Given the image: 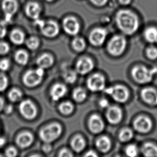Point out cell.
Returning a JSON list of instances; mask_svg holds the SVG:
<instances>
[{"instance_id": "cell-5", "label": "cell", "mask_w": 157, "mask_h": 157, "mask_svg": "<svg viewBox=\"0 0 157 157\" xmlns=\"http://www.w3.org/2000/svg\"><path fill=\"white\" fill-rule=\"evenodd\" d=\"M104 92L111 96L117 102L123 103L129 98V91L123 85H117L114 86L104 89Z\"/></svg>"}, {"instance_id": "cell-18", "label": "cell", "mask_w": 157, "mask_h": 157, "mask_svg": "<svg viewBox=\"0 0 157 157\" xmlns=\"http://www.w3.org/2000/svg\"><path fill=\"white\" fill-rule=\"evenodd\" d=\"M41 7L36 2H30L26 7V13L30 18L37 20L38 19L41 13Z\"/></svg>"}, {"instance_id": "cell-31", "label": "cell", "mask_w": 157, "mask_h": 157, "mask_svg": "<svg viewBox=\"0 0 157 157\" xmlns=\"http://www.w3.org/2000/svg\"><path fill=\"white\" fill-rule=\"evenodd\" d=\"M59 110L62 114L67 115L72 113L73 106L70 102H64L60 105Z\"/></svg>"}, {"instance_id": "cell-44", "label": "cell", "mask_w": 157, "mask_h": 157, "mask_svg": "<svg viewBox=\"0 0 157 157\" xmlns=\"http://www.w3.org/2000/svg\"><path fill=\"white\" fill-rule=\"evenodd\" d=\"M99 104H100V106L102 108H107L109 105L108 101L105 99L100 100Z\"/></svg>"}, {"instance_id": "cell-6", "label": "cell", "mask_w": 157, "mask_h": 157, "mask_svg": "<svg viewBox=\"0 0 157 157\" xmlns=\"http://www.w3.org/2000/svg\"><path fill=\"white\" fill-rule=\"evenodd\" d=\"M127 46V40L122 36H116L111 39L108 44L109 53L114 56H119L124 51Z\"/></svg>"}, {"instance_id": "cell-24", "label": "cell", "mask_w": 157, "mask_h": 157, "mask_svg": "<svg viewBox=\"0 0 157 157\" xmlns=\"http://www.w3.org/2000/svg\"><path fill=\"white\" fill-rule=\"evenodd\" d=\"M10 40L15 45H21L24 41L25 36L23 32L19 30H13L11 33Z\"/></svg>"}, {"instance_id": "cell-21", "label": "cell", "mask_w": 157, "mask_h": 157, "mask_svg": "<svg viewBox=\"0 0 157 157\" xmlns=\"http://www.w3.org/2000/svg\"><path fill=\"white\" fill-rule=\"evenodd\" d=\"M96 147L101 152L106 153L111 149V141L107 136H102L96 141Z\"/></svg>"}, {"instance_id": "cell-46", "label": "cell", "mask_w": 157, "mask_h": 157, "mask_svg": "<svg viewBox=\"0 0 157 157\" xmlns=\"http://www.w3.org/2000/svg\"><path fill=\"white\" fill-rule=\"evenodd\" d=\"M119 1L120 2L121 4L123 5H127L130 3L131 0H119Z\"/></svg>"}, {"instance_id": "cell-22", "label": "cell", "mask_w": 157, "mask_h": 157, "mask_svg": "<svg viewBox=\"0 0 157 157\" xmlns=\"http://www.w3.org/2000/svg\"><path fill=\"white\" fill-rule=\"evenodd\" d=\"M53 63V57L51 55L45 54L39 57L37 64L40 68L45 69L51 67Z\"/></svg>"}, {"instance_id": "cell-13", "label": "cell", "mask_w": 157, "mask_h": 157, "mask_svg": "<svg viewBox=\"0 0 157 157\" xmlns=\"http://www.w3.org/2000/svg\"><path fill=\"white\" fill-rule=\"evenodd\" d=\"M152 127L151 120L147 117H138L134 122V127L136 130L142 133L149 132Z\"/></svg>"}, {"instance_id": "cell-30", "label": "cell", "mask_w": 157, "mask_h": 157, "mask_svg": "<svg viewBox=\"0 0 157 157\" xmlns=\"http://www.w3.org/2000/svg\"><path fill=\"white\" fill-rule=\"evenodd\" d=\"M133 137V132L130 129L125 128L121 131L119 138L122 142H127L129 141Z\"/></svg>"}, {"instance_id": "cell-35", "label": "cell", "mask_w": 157, "mask_h": 157, "mask_svg": "<svg viewBox=\"0 0 157 157\" xmlns=\"http://www.w3.org/2000/svg\"><path fill=\"white\" fill-rule=\"evenodd\" d=\"M125 152L127 155L129 157H136L138 155V149L135 145H130L127 147Z\"/></svg>"}, {"instance_id": "cell-14", "label": "cell", "mask_w": 157, "mask_h": 157, "mask_svg": "<svg viewBox=\"0 0 157 157\" xmlns=\"http://www.w3.org/2000/svg\"><path fill=\"white\" fill-rule=\"evenodd\" d=\"M77 70L80 74H87L91 72L94 68V63L91 59L83 57L77 62Z\"/></svg>"}, {"instance_id": "cell-36", "label": "cell", "mask_w": 157, "mask_h": 157, "mask_svg": "<svg viewBox=\"0 0 157 157\" xmlns=\"http://www.w3.org/2000/svg\"><path fill=\"white\" fill-rule=\"evenodd\" d=\"M8 81L4 75L0 74V92L3 91L8 86Z\"/></svg>"}, {"instance_id": "cell-9", "label": "cell", "mask_w": 157, "mask_h": 157, "mask_svg": "<svg viewBox=\"0 0 157 157\" xmlns=\"http://www.w3.org/2000/svg\"><path fill=\"white\" fill-rule=\"evenodd\" d=\"M19 111L24 117L28 120H32L36 117V107L30 100L22 101L19 105Z\"/></svg>"}, {"instance_id": "cell-49", "label": "cell", "mask_w": 157, "mask_h": 157, "mask_svg": "<svg viewBox=\"0 0 157 157\" xmlns=\"http://www.w3.org/2000/svg\"><path fill=\"white\" fill-rule=\"evenodd\" d=\"M6 143V140L3 138H0V147L3 146Z\"/></svg>"}, {"instance_id": "cell-3", "label": "cell", "mask_w": 157, "mask_h": 157, "mask_svg": "<svg viewBox=\"0 0 157 157\" xmlns=\"http://www.w3.org/2000/svg\"><path fill=\"white\" fill-rule=\"evenodd\" d=\"M62 132V128L58 123H52L42 128L39 133L41 140L46 143L57 140Z\"/></svg>"}, {"instance_id": "cell-4", "label": "cell", "mask_w": 157, "mask_h": 157, "mask_svg": "<svg viewBox=\"0 0 157 157\" xmlns=\"http://www.w3.org/2000/svg\"><path fill=\"white\" fill-rule=\"evenodd\" d=\"M35 24L39 27L42 34L47 37H55L59 32V26L53 21H44L39 19H37L35 20Z\"/></svg>"}, {"instance_id": "cell-17", "label": "cell", "mask_w": 157, "mask_h": 157, "mask_svg": "<svg viewBox=\"0 0 157 157\" xmlns=\"http://www.w3.org/2000/svg\"><path fill=\"white\" fill-rule=\"evenodd\" d=\"M141 96L145 102L148 104L157 105V91L153 88H145L143 90Z\"/></svg>"}, {"instance_id": "cell-51", "label": "cell", "mask_w": 157, "mask_h": 157, "mask_svg": "<svg viewBox=\"0 0 157 157\" xmlns=\"http://www.w3.org/2000/svg\"><path fill=\"white\" fill-rule=\"evenodd\" d=\"M47 1H48V2H52V1H53L54 0H46Z\"/></svg>"}, {"instance_id": "cell-26", "label": "cell", "mask_w": 157, "mask_h": 157, "mask_svg": "<svg viewBox=\"0 0 157 157\" xmlns=\"http://www.w3.org/2000/svg\"><path fill=\"white\" fill-rule=\"evenodd\" d=\"M144 36L149 43H157V29L154 27L147 28L145 31Z\"/></svg>"}, {"instance_id": "cell-28", "label": "cell", "mask_w": 157, "mask_h": 157, "mask_svg": "<svg viewBox=\"0 0 157 157\" xmlns=\"http://www.w3.org/2000/svg\"><path fill=\"white\" fill-rule=\"evenodd\" d=\"M86 92L81 87L76 88L73 92V98L78 102H83L86 99Z\"/></svg>"}, {"instance_id": "cell-48", "label": "cell", "mask_w": 157, "mask_h": 157, "mask_svg": "<svg viewBox=\"0 0 157 157\" xmlns=\"http://www.w3.org/2000/svg\"><path fill=\"white\" fill-rule=\"evenodd\" d=\"M4 106V101L2 98H0V112L2 110Z\"/></svg>"}, {"instance_id": "cell-20", "label": "cell", "mask_w": 157, "mask_h": 157, "mask_svg": "<svg viewBox=\"0 0 157 157\" xmlns=\"http://www.w3.org/2000/svg\"><path fill=\"white\" fill-rule=\"evenodd\" d=\"M67 92L65 85L62 84H57L53 86L50 92L51 98L54 101H57L62 98Z\"/></svg>"}, {"instance_id": "cell-43", "label": "cell", "mask_w": 157, "mask_h": 157, "mask_svg": "<svg viewBox=\"0 0 157 157\" xmlns=\"http://www.w3.org/2000/svg\"><path fill=\"white\" fill-rule=\"evenodd\" d=\"M93 4L96 6H102L106 4L108 0H91Z\"/></svg>"}, {"instance_id": "cell-42", "label": "cell", "mask_w": 157, "mask_h": 157, "mask_svg": "<svg viewBox=\"0 0 157 157\" xmlns=\"http://www.w3.org/2000/svg\"><path fill=\"white\" fill-rule=\"evenodd\" d=\"M59 157H72V153L70 152V151H69L67 149H62V151L60 152L59 155Z\"/></svg>"}, {"instance_id": "cell-40", "label": "cell", "mask_w": 157, "mask_h": 157, "mask_svg": "<svg viewBox=\"0 0 157 157\" xmlns=\"http://www.w3.org/2000/svg\"><path fill=\"white\" fill-rule=\"evenodd\" d=\"M6 33V23L4 21H0V38H4Z\"/></svg>"}, {"instance_id": "cell-10", "label": "cell", "mask_w": 157, "mask_h": 157, "mask_svg": "<svg viewBox=\"0 0 157 157\" xmlns=\"http://www.w3.org/2000/svg\"><path fill=\"white\" fill-rule=\"evenodd\" d=\"M107 36V31L103 28H96L91 31L89 36V40L91 44L100 46L103 44Z\"/></svg>"}, {"instance_id": "cell-27", "label": "cell", "mask_w": 157, "mask_h": 157, "mask_svg": "<svg viewBox=\"0 0 157 157\" xmlns=\"http://www.w3.org/2000/svg\"><path fill=\"white\" fill-rule=\"evenodd\" d=\"M15 59L18 63L24 66L27 64L29 60L28 53L23 50H19L15 54Z\"/></svg>"}, {"instance_id": "cell-50", "label": "cell", "mask_w": 157, "mask_h": 157, "mask_svg": "<svg viewBox=\"0 0 157 157\" xmlns=\"http://www.w3.org/2000/svg\"><path fill=\"white\" fill-rule=\"evenodd\" d=\"M11 111H12V107H11V106H8L6 109V113H10Z\"/></svg>"}, {"instance_id": "cell-47", "label": "cell", "mask_w": 157, "mask_h": 157, "mask_svg": "<svg viewBox=\"0 0 157 157\" xmlns=\"http://www.w3.org/2000/svg\"><path fill=\"white\" fill-rule=\"evenodd\" d=\"M43 150H44L45 152H48V151H50L51 150V147L50 145L48 144H46L45 145L44 147H43Z\"/></svg>"}, {"instance_id": "cell-32", "label": "cell", "mask_w": 157, "mask_h": 157, "mask_svg": "<svg viewBox=\"0 0 157 157\" xmlns=\"http://www.w3.org/2000/svg\"><path fill=\"white\" fill-rule=\"evenodd\" d=\"M9 99L12 102H17L21 99L22 94L19 90L14 89L11 90L8 94Z\"/></svg>"}, {"instance_id": "cell-8", "label": "cell", "mask_w": 157, "mask_h": 157, "mask_svg": "<svg viewBox=\"0 0 157 157\" xmlns=\"http://www.w3.org/2000/svg\"><path fill=\"white\" fill-rule=\"evenodd\" d=\"M18 7V3L16 0H3L2 8L5 15L4 21L6 23L11 21L13 16L17 12Z\"/></svg>"}, {"instance_id": "cell-33", "label": "cell", "mask_w": 157, "mask_h": 157, "mask_svg": "<svg viewBox=\"0 0 157 157\" xmlns=\"http://www.w3.org/2000/svg\"><path fill=\"white\" fill-rule=\"evenodd\" d=\"M77 74L73 70H69L66 71L64 75V78L65 81L67 83H73L75 82L77 79Z\"/></svg>"}, {"instance_id": "cell-15", "label": "cell", "mask_w": 157, "mask_h": 157, "mask_svg": "<svg viewBox=\"0 0 157 157\" xmlns=\"http://www.w3.org/2000/svg\"><path fill=\"white\" fill-rule=\"evenodd\" d=\"M123 114L121 109L117 106H111L108 109L107 117L109 122L111 124H117L122 119Z\"/></svg>"}, {"instance_id": "cell-38", "label": "cell", "mask_w": 157, "mask_h": 157, "mask_svg": "<svg viewBox=\"0 0 157 157\" xmlns=\"http://www.w3.org/2000/svg\"><path fill=\"white\" fill-rule=\"evenodd\" d=\"M9 46L6 43L0 42V55H5L9 51Z\"/></svg>"}, {"instance_id": "cell-41", "label": "cell", "mask_w": 157, "mask_h": 157, "mask_svg": "<svg viewBox=\"0 0 157 157\" xmlns=\"http://www.w3.org/2000/svg\"><path fill=\"white\" fill-rule=\"evenodd\" d=\"M17 150L14 147H9L6 151V155L7 157H15L17 155Z\"/></svg>"}, {"instance_id": "cell-25", "label": "cell", "mask_w": 157, "mask_h": 157, "mask_svg": "<svg viewBox=\"0 0 157 157\" xmlns=\"http://www.w3.org/2000/svg\"><path fill=\"white\" fill-rule=\"evenodd\" d=\"M142 152L146 157H157V147L152 143H146L143 147Z\"/></svg>"}, {"instance_id": "cell-23", "label": "cell", "mask_w": 157, "mask_h": 157, "mask_svg": "<svg viewBox=\"0 0 157 157\" xmlns=\"http://www.w3.org/2000/svg\"><path fill=\"white\" fill-rule=\"evenodd\" d=\"M71 146L75 152H80L83 151L86 146L85 140L80 135L75 136L72 141Z\"/></svg>"}, {"instance_id": "cell-7", "label": "cell", "mask_w": 157, "mask_h": 157, "mask_svg": "<svg viewBox=\"0 0 157 157\" xmlns=\"http://www.w3.org/2000/svg\"><path fill=\"white\" fill-rule=\"evenodd\" d=\"M87 86L88 89L92 92L104 90L106 86V80L104 77L98 74L93 75L87 81Z\"/></svg>"}, {"instance_id": "cell-45", "label": "cell", "mask_w": 157, "mask_h": 157, "mask_svg": "<svg viewBox=\"0 0 157 157\" xmlns=\"http://www.w3.org/2000/svg\"><path fill=\"white\" fill-rule=\"evenodd\" d=\"M86 157H97L98 155H96V153L93 151H90L87 152V154L85 155Z\"/></svg>"}, {"instance_id": "cell-12", "label": "cell", "mask_w": 157, "mask_h": 157, "mask_svg": "<svg viewBox=\"0 0 157 157\" xmlns=\"http://www.w3.org/2000/svg\"><path fill=\"white\" fill-rule=\"evenodd\" d=\"M42 76L36 70H29L26 72L23 77L24 84L28 87H34L41 83Z\"/></svg>"}, {"instance_id": "cell-1", "label": "cell", "mask_w": 157, "mask_h": 157, "mask_svg": "<svg viewBox=\"0 0 157 157\" xmlns=\"http://www.w3.org/2000/svg\"><path fill=\"white\" fill-rule=\"evenodd\" d=\"M116 21L119 29L127 35L134 34L139 25L137 16L128 10L119 11L116 16Z\"/></svg>"}, {"instance_id": "cell-29", "label": "cell", "mask_w": 157, "mask_h": 157, "mask_svg": "<svg viewBox=\"0 0 157 157\" xmlns=\"http://www.w3.org/2000/svg\"><path fill=\"white\" fill-rule=\"evenodd\" d=\"M72 46L76 51H83L86 47V43L83 38L77 37L73 40Z\"/></svg>"}, {"instance_id": "cell-52", "label": "cell", "mask_w": 157, "mask_h": 157, "mask_svg": "<svg viewBox=\"0 0 157 157\" xmlns=\"http://www.w3.org/2000/svg\"><path fill=\"white\" fill-rule=\"evenodd\" d=\"M0 157H2V155H0Z\"/></svg>"}, {"instance_id": "cell-2", "label": "cell", "mask_w": 157, "mask_h": 157, "mask_svg": "<svg viewBox=\"0 0 157 157\" xmlns=\"http://www.w3.org/2000/svg\"><path fill=\"white\" fill-rule=\"evenodd\" d=\"M156 73H157V68L149 69L143 66L136 67L132 71V75L134 78L140 84L151 82Z\"/></svg>"}, {"instance_id": "cell-11", "label": "cell", "mask_w": 157, "mask_h": 157, "mask_svg": "<svg viewBox=\"0 0 157 157\" xmlns=\"http://www.w3.org/2000/svg\"><path fill=\"white\" fill-rule=\"evenodd\" d=\"M63 28L67 34L75 36L80 30V25L78 21L75 17H68L64 19Z\"/></svg>"}, {"instance_id": "cell-19", "label": "cell", "mask_w": 157, "mask_h": 157, "mask_svg": "<svg viewBox=\"0 0 157 157\" xmlns=\"http://www.w3.org/2000/svg\"><path fill=\"white\" fill-rule=\"evenodd\" d=\"M34 140L32 134L29 132H24L19 135L16 139V143L18 147L24 149L29 147Z\"/></svg>"}, {"instance_id": "cell-39", "label": "cell", "mask_w": 157, "mask_h": 157, "mask_svg": "<svg viewBox=\"0 0 157 157\" xmlns=\"http://www.w3.org/2000/svg\"><path fill=\"white\" fill-rule=\"evenodd\" d=\"M10 66V63L8 59H2L0 61V69L2 71H6L8 70Z\"/></svg>"}, {"instance_id": "cell-34", "label": "cell", "mask_w": 157, "mask_h": 157, "mask_svg": "<svg viewBox=\"0 0 157 157\" xmlns=\"http://www.w3.org/2000/svg\"><path fill=\"white\" fill-rule=\"evenodd\" d=\"M39 41L38 38L34 36H32L26 41V45L28 48L31 50H35L38 47Z\"/></svg>"}, {"instance_id": "cell-16", "label": "cell", "mask_w": 157, "mask_h": 157, "mask_svg": "<svg viewBox=\"0 0 157 157\" xmlns=\"http://www.w3.org/2000/svg\"><path fill=\"white\" fill-rule=\"evenodd\" d=\"M89 129L94 134H99L104 129V124L102 119L98 115H93L89 119Z\"/></svg>"}, {"instance_id": "cell-37", "label": "cell", "mask_w": 157, "mask_h": 157, "mask_svg": "<svg viewBox=\"0 0 157 157\" xmlns=\"http://www.w3.org/2000/svg\"><path fill=\"white\" fill-rule=\"evenodd\" d=\"M147 55L150 59H155L157 58V48L155 47H149L147 49Z\"/></svg>"}]
</instances>
